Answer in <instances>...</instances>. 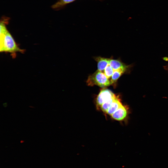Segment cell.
I'll list each match as a JSON object with an SVG mask.
<instances>
[{
  "mask_svg": "<svg viewBox=\"0 0 168 168\" xmlns=\"http://www.w3.org/2000/svg\"><path fill=\"white\" fill-rule=\"evenodd\" d=\"M109 64L114 70H117L121 68H127V66L123 63L119 59H114L110 58Z\"/></svg>",
  "mask_w": 168,
  "mask_h": 168,
  "instance_id": "ba28073f",
  "label": "cell"
},
{
  "mask_svg": "<svg viewBox=\"0 0 168 168\" xmlns=\"http://www.w3.org/2000/svg\"><path fill=\"white\" fill-rule=\"evenodd\" d=\"M122 105L119 96H116L106 113L111 116Z\"/></svg>",
  "mask_w": 168,
  "mask_h": 168,
  "instance_id": "8992f818",
  "label": "cell"
},
{
  "mask_svg": "<svg viewBox=\"0 0 168 168\" xmlns=\"http://www.w3.org/2000/svg\"><path fill=\"white\" fill-rule=\"evenodd\" d=\"M115 95L110 90L103 88L100 91L96 99V103L98 108H100L104 102L111 99Z\"/></svg>",
  "mask_w": 168,
  "mask_h": 168,
  "instance_id": "3957f363",
  "label": "cell"
},
{
  "mask_svg": "<svg viewBox=\"0 0 168 168\" xmlns=\"http://www.w3.org/2000/svg\"><path fill=\"white\" fill-rule=\"evenodd\" d=\"M24 50L18 46L13 38L7 30L0 34V52L10 53L12 54L17 52L23 53Z\"/></svg>",
  "mask_w": 168,
  "mask_h": 168,
  "instance_id": "6da1fadb",
  "label": "cell"
},
{
  "mask_svg": "<svg viewBox=\"0 0 168 168\" xmlns=\"http://www.w3.org/2000/svg\"><path fill=\"white\" fill-rule=\"evenodd\" d=\"M114 70L109 64L105 68L103 72L106 77L110 80Z\"/></svg>",
  "mask_w": 168,
  "mask_h": 168,
  "instance_id": "8fae6325",
  "label": "cell"
},
{
  "mask_svg": "<svg viewBox=\"0 0 168 168\" xmlns=\"http://www.w3.org/2000/svg\"><path fill=\"white\" fill-rule=\"evenodd\" d=\"M128 108L124 105H122L111 116L116 120L122 121L126 118L128 114Z\"/></svg>",
  "mask_w": 168,
  "mask_h": 168,
  "instance_id": "277c9868",
  "label": "cell"
},
{
  "mask_svg": "<svg viewBox=\"0 0 168 168\" xmlns=\"http://www.w3.org/2000/svg\"><path fill=\"white\" fill-rule=\"evenodd\" d=\"M75 0H59L53 6V8H58L68 3L72 2Z\"/></svg>",
  "mask_w": 168,
  "mask_h": 168,
  "instance_id": "30bf717a",
  "label": "cell"
},
{
  "mask_svg": "<svg viewBox=\"0 0 168 168\" xmlns=\"http://www.w3.org/2000/svg\"><path fill=\"white\" fill-rule=\"evenodd\" d=\"M117 95L103 103L100 107V109L104 112L106 113L110 105Z\"/></svg>",
  "mask_w": 168,
  "mask_h": 168,
  "instance_id": "9c48e42d",
  "label": "cell"
},
{
  "mask_svg": "<svg viewBox=\"0 0 168 168\" xmlns=\"http://www.w3.org/2000/svg\"><path fill=\"white\" fill-rule=\"evenodd\" d=\"M86 82L89 86L96 85L103 88L111 85L110 80L106 77L104 73L97 70L89 75Z\"/></svg>",
  "mask_w": 168,
  "mask_h": 168,
  "instance_id": "7a4b0ae2",
  "label": "cell"
},
{
  "mask_svg": "<svg viewBox=\"0 0 168 168\" xmlns=\"http://www.w3.org/2000/svg\"><path fill=\"white\" fill-rule=\"evenodd\" d=\"M126 69L127 68H121L117 70H114L110 79L111 85L115 87L117 81L121 76L125 72Z\"/></svg>",
  "mask_w": 168,
  "mask_h": 168,
  "instance_id": "52a82bcc",
  "label": "cell"
},
{
  "mask_svg": "<svg viewBox=\"0 0 168 168\" xmlns=\"http://www.w3.org/2000/svg\"><path fill=\"white\" fill-rule=\"evenodd\" d=\"M110 58H107L100 56L95 57V60L97 63V70L102 72L109 64Z\"/></svg>",
  "mask_w": 168,
  "mask_h": 168,
  "instance_id": "5b68a950",
  "label": "cell"
}]
</instances>
